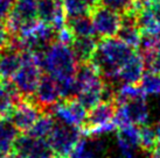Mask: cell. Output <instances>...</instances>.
<instances>
[{"instance_id":"obj_1","label":"cell","mask_w":160,"mask_h":158,"mask_svg":"<svg viewBox=\"0 0 160 158\" xmlns=\"http://www.w3.org/2000/svg\"><path fill=\"white\" fill-rule=\"evenodd\" d=\"M134 53V49L118 37H107L98 41L91 62L97 66L105 83L115 84L119 81L120 69Z\"/></svg>"},{"instance_id":"obj_2","label":"cell","mask_w":160,"mask_h":158,"mask_svg":"<svg viewBox=\"0 0 160 158\" xmlns=\"http://www.w3.org/2000/svg\"><path fill=\"white\" fill-rule=\"evenodd\" d=\"M78 63L71 45L58 41L50 44L41 57L42 69L58 84L75 79Z\"/></svg>"},{"instance_id":"obj_3","label":"cell","mask_w":160,"mask_h":158,"mask_svg":"<svg viewBox=\"0 0 160 158\" xmlns=\"http://www.w3.org/2000/svg\"><path fill=\"white\" fill-rule=\"evenodd\" d=\"M21 65L12 80L23 99H32L42 78V53L21 51Z\"/></svg>"},{"instance_id":"obj_4","label":"cell","mask_w":160,"mask_h":158,"mask_svg":"<svg viewBox=\"0 0 160 158\" xmlns=\"http://www.w3.org/2000/svg\"><path fill=\"white\" fill-rule=\"evenodd\" d=\"M82 135V128L69 126L58 121L52 134L49 135L48 142L56 157L67 158L80 142Z\"/></svg>"},{"instance_id":"obj_5","label":"cell","mask_w":160,"mask_h":158,"mask_svg":"<svg viewBox=\"0 0 160 158\" xmlns=\"http://www.w3.org/2000/svg\"><path fill=\"white\" fill-rule=\"evenodd\" d=\"M38 1L39 0H15L6 19V26L8 28L12 37L17 36L25 27L31 25L38 18Z\"/></svg>"},{"instance_id":"obj_6","label":"cell","mask_w":160,"mask_h":158,"mask_svg":"<svg viewBox=\"0 0 160 158\" xmlns=\"http://www.w3.org/2000/svg\"><path fill=\"white\" fill-rule=\"evenodd\" d=\"M49 110L58 122L78 128H83L87 124L88 109L76 98L62 99Z\"/></svg>"},{"instance_id":"obj_7","label":"cell","mask_w":160,"mask_h":158,"mask_svg":"<svg viewBox=\"0 0 160 158\" xmlns=\"http://www.w3.org/2000/svg\"><path fill=\"white\" fill-rule=\"evenodd\" d=\"M115 122L117 127H122L128 123H134L138 126L148 124L150 108L147 106L146 98H138L129 100L126 104L116 108Z\"/></svg>"},{"instance_id":"obj_8","label":"cell","mask_w":160,"mask_h":158,"mask_svg":"<svg viewBox=\"0 0 160 158\" xmlns=\"http://www.w3.org/2000/svg\"><path fill=\"white\" fill-rule=\"evenodd\" d=\"M90 16L92 19L93 26L101 39L115 37L122 26V15L113 9L105 6H96L91 8Z\"/></svg>"},{"instance_id":"obj_9","label":"cell","mask_w":160,"mask_h":158,"mask_svg":"<svg viewBox=\"0 0 160 158\" xmlns=\"http://www.w3.org/2000/svg\"><path fill=\"white\" fill-rule=\"evenodd\" d=\"M13 151L21 158H55L48 140L36 138L29 134L19 135Z\"/></svg>"},{"instance_id":"obj_10","label":"cell","mask_w":160,"mask_h":158,"mask_svg":"<svg viewBox=\"0 0 160 158\" xmlns=\"http://www.w3.org/2000/svg\"><path fill=\"white\" fill-rule=\"evenodd\" d=\"M42 113L43 110L36 102L33 101V99H22L15 106V108L9 115V118L18 128L19 132H28Z\"/></svg>"},{"instance_id":"obj_11","label":"cell","mask_w":160,"mask_h":158,"mask_svg":"<svg viewBox=\"0 0 160 158\" xmlns=\"http://www.w3.org/2000/svg\"><path fill=\"white\" fill-rule=\"evenodd\" d=\"M32 99L35 100V102L40 106V108L43 112H46L47 109L49 110L55 104H58L62 99L60 85L50 76H42Z\"/></svg>"},{"instance_id":"obj_12","label":"cell","mask_w":160,"mask_h":158,"mask_svg":"<svg viewBox=\"0 0 160 158\" xmlns=\"http://www.w3.org/2000/svg\"><path fill=\"white\" fill-rule=\"evenodd\" d=\"M38 18L40 21L52 25L56 30L67 25V15L60 0H39Z\"/></svg>"},{"instance_id":"obj_13","label":"cell","mask_w":160,"mask_h":158,"mask_svg":"<svg viewBox=\"0 0 160 158\" xmlns=\"http://www.w3.org/2000/svg\"><path fill=\"white\" fill-rule=\"evenodd\" d=\"M108 144L102 136L81 138L69 158H107Z\"/></svg>"},{"instance_id":"obj_14","label":"cell","mask_w":160,"mask_h":158,"mask_svg":"<svg viewBox=\"0 0 160 158\" xmlns=\"http://www.w3.org/2000/svg\"><path fill=\"white\" fill-rule=\"evenodd\" d=\"M22 62L21 51L9 47L0 53V79H13Z\"/></svg>"},{"instance_id":"obj_15","label":"cell","mask_w":160,"mask_h":158,"mask_svg":"<svg viewBox=\"0 0 160 158\" xmlns=\"http://www.w3.org/2000/svg\"><path fill=\"white\" fill-rule=\"evenodd\" d=\"M145 63L142 55L136 53L125 63L119 72V81L126 84H139L145 73Z\"/></svg>"},{"instance_id":"obj_16","label":"cell","mask_w":160,"mask_h":158,"mask_svg":"<svg viewBox=\"0 0 160 158\" xmlns=\"http://www.w3.org/2000/svg\"><path fill=\"white\" fill-rule=\"evenodd\" d=\"M116 108L117 107H116L115 102L102 101L101 104H98L96 107H93L92 109L89 110L84 129L98 127V126H102V124L112 121L115 118Z\"/></svg>"},{"instance_id":"obj_17","label":"cell","mask_w":160,"mask_h":158,"mask_svg":"<svg viewBox=\"0 0 160 158\" xmlns=\"http://www.w3.org/2000/svg\"><path fill=\"white\" fill-rule=\"evenodd\" d=\"M19 137L18 128L9 118H0V158L9 155Z\"/></svg>"},{"instance_id":"obj_18","label":"cell","mask_w":160,"mask_h":158,"mask_svg":"<svg viewBox=\"0 0 160 158\" xmlns=\"http://www.w3.org/2000/svg\"><path fill=\"white\" fill-rule=\"evenodd\" d=\"M98 41L92 37H75L74 42L71 43V48L75 53L76 57L80 63L91 62L93 55L97 49Z\"/></svg>"},{"instance_id":"obj_19","label":"cell","mask_w":160,"mask_h":158,"mask_svg":"<svg viewBox=\"0 0 160 158\" xmlns=\"http://www.w3.org/2000/svg\"><path fill=\"white\" fill-rule=\"evenodd\" d=\"M67 26L70 28L75 37H92L97 35L93 26L91 16L89 15H80L75 18L67 19Z\"/></svg>"},{"instance_id":"obj_20","label":"cell","mask_w":160,"mask_h":158,"mask_svg":"<svg viewBox=\"0 0 160 158\" xmlns=\"http://www.w3.org/2000/svg\"><path fill=\"white\" fill-rule=\"evenodd\" d=\"M56 118H54L52 114L43 112V114L38 118L35 124L32 127V129L28 132L29 135L36 137V138H43V140H48L49 135L52 134L54 127L56 124Z\"/></svg>"},{"instance_id":"obj_21","label":"cell","mask_w":160,"mask_h":158,"mask_svg":"<svg viewBox=\"0 0 160 158\" xmlns=\"http://www.w3.org/2000/svg\"><path fill=\"white\" fill-rule=\"evenodd\" d=\"M104 85L83 90V91H81L77 94L76 99L80 101L88 110L92 109L93 107H96L98 104H101L103 101V88H104Z\"/></svg>"},{"instance_id":"obj_22","label":"cell","mask_w":160,"mask_h":158,"mask_svg":"<svg viewBox=\"0 0 160 158\" xmlns=\"http://www.w3.org/2000/svg\"><path fill=\"white\" fill-rule=\"evenodd\" d=\"M140 87L146 95L159 97L160 95V73L146 71L140 80Z\"/></svg>"},{"instance_id":"obj_23","label":"cell","mask_w":160,"mask_h":158,"mask_svg":"<svg viewBox=\"0 0 160 158\" xmlns=\"http://www.w3.org/2000/svg\"><path fill=\"white\" fill-rule=\"evenodd\" d=\"M63 9L68 18H75L80 15H89L91 7L85 0H62Z\"/></svg>"},{"instance_id":"obj_24","label":"cell","mask_w":160,"mask_h":158,"mask_svg":"<svg viewBox=\"0 0 160 158\" xmlns=\"http://www.w3.org/2000/svg\"><path fill=\"white\" fill-rule=\"evenodd\" d=\"M140 149L144 152H152L157 146V137L154 132V128L151 127L150 124H144L140 126Z\"/></svg>"},{"instance_id":"obj_25","label":"cell","mask_w":160,"mask_h":158,"mask_svg":"<svg viewBox=\"0 0 160 158\" xmlns=\"http://www.w3.org/2000/svg\"><path fill=\"white\" fill-rule=\"evenodd\" d=\"M101 2L103 6L109 7L116 12H118V13L123 14L131 8V6L133 4V0H101Z\"/></svg>"},{"instance_id":"obj_26","label":"cell","mask_w":160,"mask_h":158,"mask_svg":"<svg viewBox=\"0 0 160 158\" xmlns=\"http://www.w3.org/2000/svg\"><path fill=\"white\" fill-rule=\"evenodd\" d=\"M12 44V35L9 33L6 23L0 20V53L8 49Z\"/></svg>"},{"instance_id":"obj_27","label":"cell","mask_w":160,"mask_h":158,"mask_svg":"<svg viewBox=\"0 0 160 158\" xmlns=\"http://www.w3.org/2000/svg\"><path fill=\"white\" fill-rule=\"evenodd\" d=\"M153 128H154V132H156V137H157V145L160 146V121L157 122Z\"/></svg>"},{"instance_id":"obj_28","label":"cell","mask_w":160,"mask_h":158,"mask_svg":"<svg viewBox=\"0 0 160 158\" xmlns=\"http://www.w3.org/2000/svg\"><path fill=\"white\" fill-rule=\"evenodd\" d=\"M85 1H87V4L89 5L91 8H93V7H96V6L101 4V0H85Z\"/></svg>"},{"instance_id":"obj_29","label":"cell","mask_w":160,"mask_h":158,"mask_svg":"<svg viewBox=\"0 0 160 158\" xmlns=\"http://www.w3.org/2000/svg\"><path fill=\"white\" fill-rule=\"evenodd\" d=\"M151 158H160V146L156 148L151 152Z\"/></svg>"},{"instance_id":"obj_30","label":"cell","mask_w":160,"mask_h":158,"mask_svg":"<svg viewBox=\"0 0 160 158\" xmlns=\"http://www.w3.org/2000/svg\"><path fill=\"white\" fill-rule=\"evenodd\" d=\"M157 51H158V53H160V44H159V47H158V50H157Z\"/></svg>"},{"instance_id":"obj_31","label":"cell","mask_w":160,"mask_h":158,"mask_svg":"<svg viewBox=\"0 0 160 158\" xmlns=\"http://www.w3.org/2000/svg\"><path fill=\"white\" fill-rule=\"evenodd\" d=\"M7 1H11V2H14V1H15V0H7Z\"/></svg>"},{"instance_id":"obj_32","label":"cell","mask_w":160,"mask_h":158,"mask_svg":"<svg viewBox=\"0 0 160 158\" xmlns=\"http://www.w3.org/2000/svg\"><path fill=\"white\" fill-rule=\"evenodd\" d=\"M134 158H144V157H139V156H136Z\"/></svg>"},{"instance_id":"obj_33","label":"cell","mask_w":160,"mask_h":158,"mask_svg":"<svg viewBox=\"0 0 160 158\" xmlns=\"http://www.w3.org/2000/svg\"><path fill=\"white\" fill-rule=\"evenodd\" d=\"M56 158H62V157H56Z\"/></svg>"},{"instance_id":"obj_34","label":"cell","mask_w":160,"mask_h":158,"mask_svg":"<svg viewBox=\"0 0 160 158\" xmlns=\"http://www.w3.org/2000/svg\"><path fill=\"white\" fill-rule=\"evenodd\" d=\"M107 158H108V157H107Z\"/></svg>"}]
</instances>
